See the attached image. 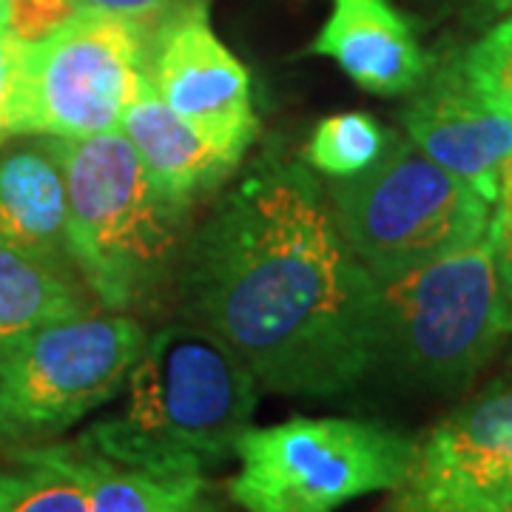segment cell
I'll use <instances>...</instances> for the list:
<instances>
[{
	"label": "cell",
	"mask_w": 512,
	"mask_h": 512,
	"mask_svg": "<svg viewBox=\"0 0 512 512\" xmlns=\"http://www.w3.org/2000/svg\"><path fill=\"white\" fill-rule=\"evenodd\" d=\"M188 322L214 330L282 396L333 399L376 362L379 282L353 256L311 165L268 157L188 234Z\"/></svg>",
	"instance_id": "6da1fadb"
},
{
	"label": "cell",
	"mask_w": 512,
	"mask_h": 512,
	"mask_svg": "<svg viewBox=\"0 0 512 512\" xmlns=\"http://www.w3.org/2000/svg\"><path fill=\"white\" fill-rule=\"evenodd\" d=\"M123 387L120 410L80 444L117 464L163 473H205L234 456L259 402L251 367L197 322L154 333Z\"/></svg>",
	"instance_id": "7a4b0ae2"
},
{
	"label": "cell",
	"mask_w": 512,
	"mask_h": 512,
	"mask_svg": "<svg viewBox=\"0 0 512 512\" xmlns=\"http://www.w3.org/2000/svg\"><path fill=\"white\" fill-rule=\"evenodd\" d=\"M57 148L66 171L69 259L106 311L131 313L180 271L191 205L154 183L120 128L57 140Z\"/></svg>",
	"instance_id": "3957f363"
},
{
	"label": "cell",
	"mask_w": 512,
	"mask_h": 512,
	"mask_svg": "<svg viewBox=\"0 0 512 512\" xmlns=\"http://www.w3.org/2000/svg\"><path fill=\"white\" fill-rule=\"evenodd\" d=\"M512 336L487 234L379 282L376 362L396 379L453 393Z\"/></svg>",
	"instance_id": "277c9868"
},
{
	"label": "cell",
	"mask_w": 512,
	"mask_h": 512,
	"mask_svg": "<svg viewBox=\"0 0 512 512\" xmlns=\"http://www.w3.org/2000/svg\"><path fill=\"white\" fill-rule=\"evenodd\" d=\"M325 191L342 237L376 282L476 242L493 214L473 185L396 131L367 171Z\"/></svg>",
	"instance_id": "5b68a950"
},
{
	"label": "cell",
	"mask_w": 512,
	"mask_h": 512,
	"mask_svg": "<svg viewBox=\"0 0 512 512\" xmlns=\"http://www.w3.org/2000/svg\"><path fill=\"white\" fill-rule=\"evenodd\" d=\"M419 441L367 419H291L248 427L237 441L231 501L245 512H336L356 498L393 493Z\"/></svg>",
	"instance_id": "8992f818"
},
{
	"label": "cell",
	"mask_w": 512,
	"mask_h": 512,
	"mask_svg": "<svg viewBox=\"0 0 512 512\" xmlns=\"http://www.w3.org/2000/svg\"><path fill=\"white\" fill-rule=\"evenodd\" d=\"M148 23L77 9L52 35L23 43L15 137L83 140L117 131L148 83Z\"/></svg>",
	"instance_id": "52a82bcc"
},
{
	"label": "cell",
	"mask_w": 512,
	"mask_h": 512,
	"mask_svg": "<svg viewBox=\"0 0 512 512\" xmlns=\"http://www.w3.org/2000/svg\"><path fill=\"white\" fill-rule=\"evenodd\" d=\"M148 336L131 313H74L0 348V441L55 436L111 402Z\"/></svg>",
	"instance_id": "ba28073f"
},
{
	"label": "cell",
	"mask_w": 512,
	"mask_h": 512,
	"mask_svg": "<svg viewBox=\"0 0 512 512\" xmlns=\"http://www.w3.org/2000/svg\"><path fill=\"white\" fill-rule=\"evenodd\" d=\"M390 495V512H512V379L441 419Z\"/></svg>",
	"instance_id": "9c48e42d"
},
{
	"label": "cell",
	"mask_w": 512,
	"mask_h": 512,
	"mask_svg": "<svg viewBox=\"0 0 512 512\" xmlns=\"http://www.w3.org/2000/svg\"><path fill=\"white\" fill-rule=\"evenodd\" d=\"M146 72L180 117L251 148L259 131L251 74L211 29L208 0H188L151 23Z\"/></svg>",
	"instance_id": "30bf717a"
},
{
	"label": "cell",
	"mask_w": 512,
	"mask_h": 512,
	"mask_svg": "<svg viewBox=\"0 0 512 512\" xmlns=\"http://www.w3.org/2000/svg\"><path fill=\"white\" fill-rule=\"evenodd\" d=\"M402 128L433 163L495 205L498 174L512 154V114L478 86L464 57L430 63V72L407 94Z\"/></svg>",
	"instance_id": "8fae6325"
},
{
	"label": "cell",
	"mask_w": 512,
	"mask_h": 512,
	"mask_svg": "<svg viewBox=\"0 0 512 512\" xmlns=\"http://www.w3.org/2000/svg\"><path fill=\"white\" fill-rule=\"evenodd\" d=\"M313 55L336 60L353 83L384 97L413 92L433 63L393 0H333Z\"/></svg>",
	"instance_id": "7c38bea8"
},
{
	"label": "cell",
	"mask_w": 512,
	"mask_h": 512,
	"mask_svg": "<svg viewBox=\"0 0 512 512\" xmlns=\"http://www.w3.org/2000/svg\"><path fill=\"white\" fill-rule=\"evenodd\" d=\"M120 131L134 146L154 183L185 205H194L200 194L225 183L248 151L234 140H225L180 117L171 106H165L151 83L143 86V92L126 109Z\"/></svg>",
	"instance_id": "4fadbf2b"
},
{
	"label": "cell",
	"mask_w": 512,
	"mask_h": 512,
	"mask_svg": "<svg viewBox=\"0 0 512 512\" xmlns=\"http://www.w3.org/2000/svg\"><path fill=\"white\" fill-rule=\"evenodd\" d=\"M0 245L66 265L69 200L55 137L0 151Z\"/></svg>",
	"instance_id": "5bb4252c"
},
{
	"label": "cell",
	"mask_w": 512,
	"mask_h": 512,
	"mask_svg": "<svg viewBox=\"0 0 512 512\" xmlns=\"http://www.w3.org/2000/svg\"><path fill=\"white\" fill-rule=\"evenodd\" d=\"M89 484V512H225L205 473L117 464L74 444Z\"/></svg>",
	"instance_id": "9a60e30c"
},
{
	"label": "cell",
	"mask_w": 512,
	"mask_h": 512,
	"mask_svg": "<svg viewBox=\"0 0 512 512\" xmlns=\"http://www.w3.org/2000/svg\"><path fill=\"white\" fill-rule=\"evenodd\" d=\"M89 311L66 265L0 245V348L46 322Z\"/></svg>",
	"instance_id": "2e32d148"
},
{
	"label": "cell",
	"mask_w": 512,
	"mask_h": 512,
	"mask_svg": "<svg viewBox=\"0 0 512 512\" xmlns=\"http://www.w3.org/2000/svg\"><path fill=\"white\" fill-rule=\"evenodd\" d=\"M0 512H89V484L77 447L20 450L0 470Z\"/></svg>",
	"instance_id": "e0dca14e"
},
{
	"label": "cell",
	"mask_w": 512,
	"mask_h": 512,
	"mask_svg": "<svg viewBox=\"0 0 512 512\" xmlns=\"http://www.w3.org/2000/svg\"><path fill=\"white\" fill-rule=\"evenodd\" d=\"M390 131L365 111L330 114L313 128L305 163L330 180H348L382 157Z\"/></svg>",
	"instance_id": "ac0fdd59"
},
{
	"label": "cell",
	"mask_w": 512,
	"mask_h": 512,
	"mask_svg": "<svg viewBox=\"0 0 512 512\" xmlns=\"http://www.w3.org/2000/svg\"><path fill=\"white\" fill-rule=\"evenodd\" d=\"M461 57L478 86L512 114V18L495 23Z\"/></svg>",
	"instance_id": "d6986e66"
},
{
	"label": "cell",
	"mask_w": 512,
	"mask_h": 512,
	"mask_svg": "<svg viewBox=\"0 0 512 512\" xmlns=\"http://www.w3.org/2000/svg\"><path fill=\"white\" fill-rule=\"evenodd\" d=\"M23 40L12 32L9 3L0 0V148L15 137V92H18V66Z\"/></svg>",
	"instance_id": "ffe728a7"
},
{
	"label": "cell",
	"mask_w": 512,
	"mask_h": 512,
	"mask_svg": "<svg viewBox=\"0 0 512 512\" xmlns=\"http://www.w3.org/2000/svg\"><path fill=\"white\" fill-rule=\"evenodd\" d=\"M12 32L23 43H35L40 37L52 35L57 26L77 12L72 0H6Z\"/></svg>",
	"instance_id": "44dd1931"
},
{
	"label": "cell",
	"mask_w": 512,
	"mask_h": 512,
	"mask_svg": "<svg viewBox=\"0 0 512 512\" xmlns=\"http://www.w3.org/2000/svg\"><path fill=\"white\" fill-rule=\"evenodd\" d=\"M77 9H97V12H109V15H120V18L140 20V23H154L160 20L165 12L183 6L188 0H72Z\"/></svg>",
	"instance_id": "7402d4cb"
},
{
	"label": "cell",
	"mask_w": 512,
	"mask_h": 512,
	"mask_svg": "<svg viewBox=\"0 0 512 512\" xmlns=\"http://www.w3.org/2000/svg\"><path fill=\"white\" fill-rule=\"evenodd\" d=\"M444 9H456V12H464L470 18L487 20L504 15L512 6V0H436Z\"/></svg>",
	"instance_id": "603a6c76"
},
{
	"label": "cell",
	"mask_w": 512,
	"mask_h": 512,
	"mask_svg": "<svg viewBox=\"0 0 512 512\" xmlns=\"http://www.w3.org/2000/svg\"><path fill=\"white\" fill-rule=\"evenodd\" d=\"M495 211H501L504 217L512 220V154L501 165L498 174V200H495Z\"/></svg>",
	"instance_id": "cb8c5ba5"
}]
</instances>
